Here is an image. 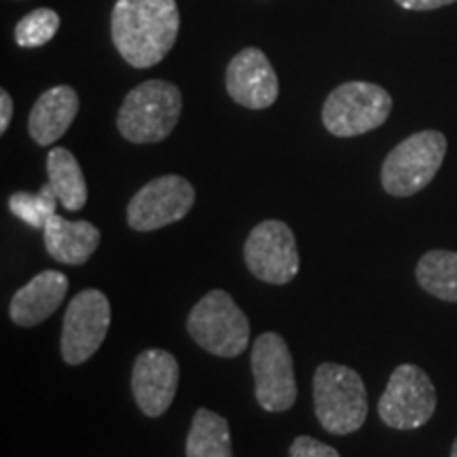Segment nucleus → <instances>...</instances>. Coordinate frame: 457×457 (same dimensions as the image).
I'll use <instances>...</instances> for the list:
<instances>
[{"mask_svg": "<svg viewBox=\"0 0 457 457\" xmlns=\"http://www.w3.org/2000/svg\"><path fill=\"white\" fill-rule=\"evenodd\" d=\"M313 407L322 428L337 436L358 432L369 415L367 387L350 367L324 362L313 375Z\"/></svg>", "mask_w": 457, "mask_h": 457, "instance_id": "7ed1b4c3", "label": "nucleus"}, {"mask_svg": "<svg viewBox=\"0 0 457 457\" xmlns=\"http://www.w3.org/2000/svg\"><path fill=\"white\" fill-rule=\"evenodd\" d=\"M111 303L96 288L81 290L68 303L62 324V358L68 364L87 362L104 343L111 328Z\"/></svg>", "mask_w": 457, "mask_h": 457, "instance_id": "1a4fd4ad", "label": "nucleus"}, {"mask_svg": "<svg viewBox=\"0 0 457 457\" xmlns=\"http://www.w3.org/2000/svg\"><path fill=\"white\" fill-rule=\"evenodd\" d=\"M45 248L51 259L64 265H83L100 245V231L87 220H66L64 216H51L43 228Z\"/></svg>", "mask_w": 457, "mask_h": 457, "instance_id": "dca6fc26", "label": "nucleus"}, {"mask_svg": "<svg viewBox=\"0 0 457 457\" xmlns=\"http://www.w3.org/2000/svg\"><path fill=\"white\" fill-rule=\"evenodd\" d=\"M451 457H457V438H455V443H453V449H451Z\"/></svg>", "mask_w": 457, "mask_h": 457, "instance_id": "393cba45", "label": "nucleus"}, {"mask_svg": "<svg viewBox=\"0 0 457 457\" xmlns=\"http://www.w3.org/2000/svg\"><path fill=\"white\" fill-rule=\"evenodd\" d=\"M447 155V138L436 129L409 136L392 148L381 168V185L394 197H411L434 180Z\"/></svg>", "mask_w": 457, "mask_h": 457, "instance_id": "39448f33", "label": "nucleus"}, {"mask_svg": "<svg viewBox=\"0 0 457 457\" xmlns=\"http://www.w3.org/2000/svg\"><path fill=\"white\" fill-rule=\"evenodd\" d=\"M290 457H341L330 445L312 436H296L290 445Z\"/></svg>", "mask_w": 457, "mask_h": 457, "instance_id": "4be33fe9", "label": "nucleus"}, {"mask_svg": "<svg viewBox=\"0 0 457 457\" xmlns=\"http://www.w3.org/2000/svg\"><path fill=\"white\" fill-rule=\"evenodd\" d=\"M57 202L60 199H57L54 187L47 182L38 193H13L9 197V210L17 219L24 220L26 225L34 228H45L51 216H55Z\"/></svg>", "mask_w": 457, "mask_h": 457, "instance_id": "aec40b11", "label": "nucleus"}, {"mask_svg": "<svg viewBox=\"0 0 457 457\" xmlns=\"http://www.w3.org/2000/svg\"><path fill=\"white\" fill-rule=\"evenodd\" d=\"M436 411V390L424 369L400 364L379 398V417L394 430H415L432 420Z\"/></svg>", "mask_w": 457, "mask_h": 457, "instance_id": "0eeeda50", "label": "nucleus"}, {"mask_svg": "<svg viewBox=\"0 0 457 457\" xmlns=\"http://www.w3.org/2000/svg\"><path fill=\"white\" fill-rule=\"evenodd\" d=\"M68 278L64 273L47 270L34 276L26 286L13 295L9 305V316L17 327L32 328L49 316H54L68 293Z\"/></svg>", "mask_w": 457, "mask_h": 457, "instance_id": "4468645a", "label": "nucleus"}, {"mask_svg": "<svg viewBox=\"0 0 457 457\" xmlns=\"http://www.w3.org/2000/svg\"><path fill=\"white\" fill-rule=\"evenodd\" d=\"M79 112V96L68 85H55L34 102L30 117H28V131L32 140L41 146L54 145L71 128Z\"/></svg>", "mask_w": 457, "mask_h": 457, "instance_id": "2eb2a0df", "label": "nucleus"}, {"mask_svg": "<svg viewBox=\"0 0 457 457\" xmlns=\"http://www.w3.org/2000/svg\"><path fill=\"white\" fill-rule=\"evenodd\" d=\"M179 360L165 350H146L131 369V390L136 404L146 417H162L179 390Z\"/></svg>", "mask_w": 457, "mask_h": 457, "instance_id": "f8f14e48", "label": "nucleus"}, {"mask_svg": "<svg viewBox=\"0 0 457 457\" xmlns=\"http://www.w3.org/2000/svg\"><path fill=\"white\" fill-rule=\"evenodd\" d=\"M195 188L182 176L168 174L146 182L128 204V225L134 231H157L191 212Z\"/></svg>", "mask_w": 457, "mask_h": 457, "instance_id": "9b49d317", "label": "nucleus"}, {"mask_svg": "<svg viewBox=\"0 0 457 457\" xmlns=\"http://www.w3.org/2000/svg\"><path fill=\"white\" fill-rule=\"evenodd\" d=\"M49 185L68 212H79L87 204V182L77 157L64 146L51 148L47 155Z\"/></svg>", "mask_w": 457, "mask_h": 457, "instance_id": "f3484780", "label": "nucleus"}, {"mask_svg": "<svg viewBox=\"0 0 457 457\" xmlns=\"http://www.w3.org/2000/svg\"><path fill=\"white\" fill-rule=\"evenodd\" d=\"M403 9L409 11H434L457 3V0H396Z\"/></svg>", "mask_w": 457, "mask_h": 457, "instance_id": "5701e85b", "label": "nucleus"}, {"mask_svg": "<svg viewBox=\"0 0 457 457\" xmlns=\"http://www.w3.org/2000/svg\"><path fill=\"white\" fill-rule=\"evenodd\" d=\"M179 30L176 0H117L112 7V43L134 68L157 66L174 47Z\"/></svg>", "mask_w": 457, "mask_h": 457, "instance_id": "f257e3e1", "label": "nucleus"}, {"mask_svg": "<svg viewBox=\"0 0 457 457\" xmlns=\"http://www.w3.org/2000/svg\"><path fill=\"white\" fill-rule=\"evenodd\" d=\"M60 15L54 9H34L21 17L15 26V43L24 49H34L47 45L60 30Z\"/></svg>", "mask_w": 457, "mask_h": 457, "instance_id": "412c9836", "label": "nucleus"}, {"mask_svg": "<svg viewBox=\"0 0 457 457\" xmlns=\"http://www.w3.org/2000/svg\"><path fill=\"white\" fill-rule=\"evenodd\" d=\"M254 375V394L259 404L270 413L293 409L296 400L295 364L288 343L278 333H262L253 345L250 356Z\"/></svg>", "mask_w": 457, "mask_h": 457, "instance_id": "6e6552de", "label": "nucleus"}, {"mask_svg": "<svg viewBox=\"0 0 457 457\" xmlns=\"http://www.w3.org/2000/svg\"><path fill=\"white\" fill-rule=\"evenodd\" d=\"M187 457H233L231 430L225 417L197 409L187 436Z\"/></svg>", "mask_w": 457, "mask_h": 457, "instance_id": "a211bd4d", "label": "nucleus"}, {"mask_svg": "<svg viewBox=\"0 0 457 457\" xmlns=\"http://www.w3.org/2000/svg\"><path fill=\"white\" fill-rule=\"evenodd\" d=\"M244 259L254 278L267 284H288L299 273V248L293 228L282 220H262L244 244Z\"/></svg>", "mask_w": 457, "mask_h": 457, "instance_id": "9d476101", "label": "nucleus"}, {"mask_svg": "<svg viewBox=\"0 0 457 457\" xmlns=\"http://www.w3.org/2000/svg\"><path fill=\"white\" fill-rule=\"evenodd\" d=\"M180 112V89L170 81L151 79L125 96L117 114L119 134L134 145L162 142L174 131Z\"/></svg>", "mask_w": 457, "mask_h": 457, "instance_id": "f03ea898", "label": "nucleus"}, {"mask_svg": "<svg viewBox=\"0 0 457 457\" xmlns=\"http://www.w3.org/2000/svg\"><path fill=\"white\" fill-rule=\"evenodd\" d=\"M227 91L239 106L262 111L278 100L279 83L270 57L256 47H245L228 62Z\"/></svg>", "mask_w": 457, "mask_h": 457, "instance_id": "ddd939ff", "label": "nucleus"}, {"mask_svg": "<svg viewBox=\"0 0 457 457\" xmlns=\"http://www.w3.org/2000/svg\"><path fill=\"white\" fill-rule=\"evenodd\" d=\"M11 117H13V100H11L9 91L3 89L0 91V131H7Z\"/></svg>", "mask_w": 457, "mask_h": 457, "instance_id": "b1692460", "label": "nucleus"}, {"mask_svg": "<svg viewBox=\"0 0 457 457\" xmlns=\"http://www.w3.org/2000/svg\"><path fill=\"white\" fill-rule=\"evenodd\" d=\"M187 330L202 350L220 358L239 356L250 341L248 318L225 290H210L195 303Z\"/></svg>", "mask_w": 457, "mask_h": 457, "instance_id": "20e7f679", "label": "nucleus"}, {"mask_svg": "<svg viewBox=\"0 0 457 457\" xmlns=\"http://www.w3.org/2000/svg\"><path fill=\"white\" fill-rule=\"evenodd\" d=\"M417 282L436 299L457 303V253L430 250L417 262Z\"/></svg>", "mask_w": 457, "mask_h": 457, "instance_id": "6ab92c4d", "label": "nucleus"}, {"mask_svg": "<svg viewBox=\"0 0 457 457\" xmlns=\"http://www.w3.org/2000/svg\"><path fill=\"white\" fill-rule=\"evenodd\" d=\"M392 112V96L375 83L350 81L330 91L322 123L337 138H353L381 128Z\"/></svg>", "mask_w": 457, "mask_h": 457, "instance_id": "423d86ee", "label": "nucleus"}]
</instances>
